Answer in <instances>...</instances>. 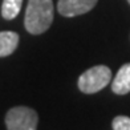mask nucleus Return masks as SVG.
<instances>
[{"label": "nucleus", "instance_id": "nucleus-3", "mask_svg": "<svg viewBox=\"0 0 130 130\" xmlns=\"http://www.w3.org/2000/svg\"><path fill=\"white\" fill-rule=\"evenodd\" d=\"M39 116L28 106H15L5 116L7 130H37Z\"/></svg>", "mask_w": 130, "mask_h": 130}, {"label": "nucleus", "instance_id": "nucleus-5", "mask_svg": "<svg viewBox=\"0 0 130 130\" xmlns=\"http://www.w3.org/2000/svg\"><path fill=\"white\" fill-rule=\"evenodd\" d=\"M111 90L120 96L130 92V62L123 64L117 72L111 84Z\"/></svg>", "mask_w": 130, "mask_h": 130}, {"label": "nucleus", "instance_id": "nucleus-2", "mask_svg": "<svg viewBox=\"0 0 130 130\" xmlns=\"http://www.w3.org/2000/svg\"><path fill=\"white\" fill-rule=\"evenodd\" d=\"M111 80V70L105 65H97L84 72L78 78V89L85 94L102 90Z\"/></svg>", "mask_w": 130, "mask_h": 130}, {"label": "nucleus", "instance_id": "nucleus-8", "mask_svg": "<svg viewBox=\"0 0 130 130\" xmlns=\"http://www.w3.org/2000/svg\"><path fill=\"white\" fill-rule=\"evenodd\" d=\"M113 130H130V118L126 116H117L111 122Z\"/></svg>", "mask_w": 130, "mask_h": 130}, {"label": "nucleus", "instance_id": "nucleus-9", "mask_svg": "<svg viewBox=\"0 0 130 130\" xmlns=\"http://www.w3.org/2000/svg\"><path fill=\"white\" fill-rule=\"evenodd\" d=\"M127 2H129V4H130V0H127Z\"/></svg>", "mask_w": 130, "mask_h": 130}, {"label": "nucleus", "instance_id": "nucleus-6", "mask_svg": "<svg viewBox=\"0 0 130 130\" xmlns=\"http://www.w3.org/2000/svg\"><path fill=\"white\" fill-rule=\"evenodd\" d=\"M19 45V35L12 31L0 32V57L9 56Z\"/></svg>", "mask_w": 130, "mask_h": 130}, {"label": "nucleus", "instance_id": "nucleus-7", "mask_svg": "<svg viewBox=\"0 0 130 130\" xmlns=\"http://www.w3.org/2000/svg\"><path fill=\"white\" fill-rule=\"evenodd\" d=\"M23 0H3L2 4V16L5 20H13L20 13Z\"/></svg>", "mask_w": 130, "mask_h": 130}, {"label": "nucleus", "instance_id": "nucleus-4", "mask_svg": "<svg viewBox=\"0 0 130 130\" xmlns=\"http://www.w3.org/2000/svg\"><path fill=\"white\" fill-rule=\"evenodd\" d=\"M96 4L97 0H58L57 9L65 17H74L89 12Z\"/></svg>", "mask_w": 130, "mask_h": 130}, {"label": "nucleus", "instance_id": "nucleus-1", "mask_svg": "<svg viewBox=\"0 0 130 130\" xmlns=\"http://www.w3.org/2000/svg\"><path fill=\"white\" fill-rule=\"evenodd\" d=\"M53 21L52 0H28L24 27L32 35H41L48 31Z\"/></svg>", "mask_w": 130, "mask_h": 130}]
</instances>
